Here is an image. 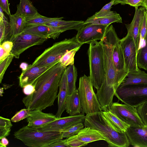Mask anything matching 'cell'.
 I'll return each mask as SVG.
<instances>
[{
  "label": "cell",
  "instance_id": "obj_1",
  "mask_svg": "<svg viewBox=\"0 0 147 147\" xmlns=\"http://www.w3.org/2000/svg\"><path fill=\"white\" fill-rule=\"evenodd\" d=\"M66 68L60 62L45 71L32 84L35 91L24 97L22 101L29 110H44L53 105L62 76Z\"/></svg>",
  "mask_w": 147,
  "mask_h": 147
},
{
  "label": "cell",
  "instance_id": "obj_2",
  "mask_svg": "<svg viewBox=\"0 0 147 147\" xmlns=\"http://www.w3.org/2000/svg\"><path fill=\"white\" fill-rule=\"evenodd\" d=\"M116 34L114 28L111 25L100 40L104 51L105 76L102 86L97 90L96 95L102 111L110 109L115 93L124 80L118 72L112 58L113 42Z\"/></svg>",
  "mask_w": 147,
  "mask_h": 147
},
{
  "label": "cell",
  "instance_id": "obj_3",
  "mask_svg": "<svg viewBox=\"0 0 147 147\" xmlns=\"http://www.w3.org/2000/svg\"><path fill=\"white\" fill-rule=\"evenodd\" d=\"M84 124L100 131L104 137L108 146L111 147H128L130 144L125 132L116 131L104 114L103 111L91 116H86Z\"/></svg>",
  "mask_w": 147,
  "mask_h": 147
},
{
  "label": "cell",
  "instance_id": "obj_4",
  "mask_svg": "<svg viewBox=\"0 0 147 147\" xmlns=\"http://www.w3.org/2000/svg\"><path fill=\"white\" fill-rule=\"evenodd\" d=\"M14 136L25 145L31 147H49L63 139L61 132L40 131L27 125L15 132Z\"/></svg>",
  "mask_w": 147,
  "mask_h": 147
},
{
  "label": "cell",
  "instance_id": "obj_5",
  "mask_svg": "<svg viewBox=\"0 0 147 147\" xmlns=\"http://www.w3.org/2000/svg\"><path fill=\"white\" fill-rule=\"evenodd\" d=\"M90 77L96 90L102 86L105 76L104 51L100 41L94 40L90 44L88 52Z\"/></svg>",
  "mask_w": 147,
  "mask_h": 147
},
{
  "label": "cell",
  "instance_id": "obj_6",
  "mask_svg": "<svg viewBox=\"0 0 147 147\" xmlns=\"http://www.w3.org/2000/svg\"><path fill=\"white\" fill-rule=\"evenodd\" d=\"M82 45L78 42L76 36L55 43L37 57L31 65L44 66L58 62L68 51Z\"/></svg>",
  "mask_w": 147,
  "mask_h": 147
},
{
  "label": "cell",
  "instance_id": "obj_7",
  "mask_svg": "<svg viewBox=\"0 0 147 147\" xmlns=\"http://www.w3.org/2000/svg\"><path fill=\"white\" fill-rule=\"evenodd\" d=\"M78 90L83 112L86 116H92L102 111L89 76L84 75L80 78Z\"/></svg>",
  "mask_w": 147,
  "mask_h": 147
},
{
  "label": "cell",
  "instance_id": "obj_8",
  "mask_svg": "<svg viewBox=\"0 0 147 147\" xmlns=\"http://www.w3.org/2000/svg\"><path fill=\"white\" fill-rule=\"evenodd\" d=\"M115 95L124 104L136 108L147 102V84L119 86Z\"/></svg>",
  "mask_w": 147,
  "mask_h": 147
},
{
  "label": "cell",
  "instance_id": "obj_9",
  "mask_svg": "<svg viewBox=\"0 0 147 147\" xmlns=\"http://www.w3.org/2000/svg\"><path fill=\"white\" fill-rule=\"evenodd\" d=\"M47 39L30 34L23 32L17 36L11 39L13 47L10 53L19 59L20 55L31 47L42 44Z\"/></svg>",
  "mask_w": 147,
  "mask_h": 147
},
{
  "label": "cell",
  "instance_id": "obj_10",
  "mask_svg": "<svg viewBox=\"0 0 147 147\" xmlns=\"http://www.w3.org/2000/svg\"><path fill=\"white\" fill-rule=\"evenodd\" d=\"M109 110L130 126H145L136 108L117 102L113 103Z\"/></svg>",
  "mask_w": 147,
  "mask_h": 147
},
{
  "label": "cell",
  "instance_id": "obj_11",
  "mask_svg": "<svg viewBox=\"0 0 147 147\" xmlns=\"http://www.w3.org/2000/svg\"><path fill=\"white\" fill-rule=\"evenodd\" d=\"M109 26L84 24L78 31L76 36L78 42L83 44H90L94 40H101L104 37Z\"/></svg>",
  "mask_w": 147,
  "mask_h": 147
},
{
  "label": "cell",
  "instance_id": "obj_12",
  "mask_svg": "<svg viewBox=\"0 0 147 147\" xmlns=\"http://www.w3.org/2000/svg\"><path fill=\"white\" fill-rule=\"evenodd\" d=\"M120 45L123 55L126 71L128 73L139 70L137 64L138 53L133 38L126 35L120 39Z\"/></svg>",
  "mask_w": 147,
  "mask_h": 147
},
{
  "label": "cell",
  "instance_id": "obj_13",
  "mask_svg": "<svg viewBox=\"0 0 147 147\" xmlns=\"http://www.w3.org/2000/svg\"><path fill=\"white\" fill-rule=\"evenodd\" d=\"M85 116L83 113L78 115L61 117L36 129L40 131L61 132L73 125L79 123H84Z\"/></svg>",
  "mask_w": 147,
  "mask_h": 147
},
{
  "label": "cell",
  "instance_id": "obj_14",
  "mask_svg": "<svg viewBox=\"0 0 147 147\" xmlns=\"http://www.w3.org/2000/svg\"><path fill=\"white\" fill-rule=\"evenodd\" d=\"M135 8V14L131 22L129 24H125V26L127 31V35L133 38L138 53L140 48V28L146 9L143 7Z\"/></svg>",
  "mask_w": 147,
  "mask_h": 147
},
{
  "label": "cell",
  "instance_id": "obj_15",
  "mask_svg": "<svg viewBox=\"0 0 147 147\" xmlns=\"http://www.w3.org/2000/svg\"><path fill=\"white\" fill-rule=\"evenodd\" d=\"M58 62L44 66L29 65L26 69L22 71L19 77V86L23 88L27 84H33L42 74Z\"/></svg>",
  "mask_w": 147,
  "mask_h": 147
},
{
  "label": "cell",
  "instance_id": "obj_16",
  "mask_svg": "<svg viewBox=\"0 0 147 147\" xmlns=\"http://www.w3.org/2000/svg\"><path fill=\"white\" fill-rule=\"evenodd\" d=\"M125 133L131 145L147 147V128L145 126H130Z\"/></svg>",
  "mask_w": 147,
  "mask_h": 147
},
{
  "label": "cell",
  "instance_id": "obj_17",
  "mask_svg": "<svg viewBox=\"0 0 147 147\" xmlns=\"http://www.w3.org/2000/svg\"><path fill=\"white\" fill-rule=\"evenodd\" d=\"M26 118L27 125L36 129L42 127L57 119L55 115L45 113L38 109L31 110L30 116Z\"/></svg>",
  "mask_w": 147,
  "mask_h": 147
},
{
  "label": "cell",
  "instance_id": "obj_18",
  "mask_svg": "<svg viewBox=\"0 0 147 147\" xmlns=\"http://www.w3.org/2000/svg\"><path fill=\"white\" fill-rule=\"evenodd\" d=\"M120 40L117 34L115 36L113 42L112 58L118 72L124 79L128 73L125 70L123 55L120 45Z\"/></svg>",
  "mask_w": 147,
  "mask_h": 147
},
{
  "label": "cell",
  "instance_id": "obj_19",
  "mask_svg": "<svg viewBox=\"0 0 147 147\" xmlns=\"http://www.w3.org/2000/svg\"><path fill=\"white\" fill-rule=\"evenodd\" d=\"M63 17L50 22L46 25L51 27L55 32L61 34L68 30H75L77 31L84 24V22L80 21H65L62 20Z\"/></svg>",
  "mask_w": 147,
  "mask_h": 147
},
{
  "label": "cell",
  "instance_id": "obj_20",
  "mask_svg": "<svg viewBox=\"0 0 147 147\" xmlns=\"http://www.w3.org/2000/svg\"><path fill=\"white\" fill-rule=\"evenodd\" d=\"M68 95L65 69L59 84V91L57 95L58 109L55 115L57 118L61 117L62 113L66 110L65 102Z\"/></svg>",
  "mask_w": 147,
  "mask_h": 147
},
{
  "label": "cell",
  "instance_id": "obj_21",
  "mask_svg": "<svg viewBox=\"0 0 147 147\" xmlns=\"http://www.w3.org/2000/svg\"><path fill=\"white\" fill-rule=\"evenodd\" d=\"M23 32L47 39H54L57 38L61 34L55 32L51 27L46 24L26 26Z\"/></svg>",
  "mask_w": 147,
  "mask_h": 147
},
{
  "label": "cell",
  "instance_id": "obj_22",
  "mask_svg": "<svg viewBox=\"0 0 147 147\" xmlns=\"http://www.w3.org/2000/svg\"><path fill=\"white\" fill-rule=\"evenodd\" d=\"M65 109L69 116L78 115L83 112L78 89L68 95L65 102Z\"/></svg>",
  "mask_w": 147,
  "mask_h": 147
},
{
  "label": "cell",
  "instance_id": "obj_23",
  "mask_svg": "<svg viewBox=\"0 0 147 147\" xmlns=\"http://www.w3.org/2000/svg\"><path fill=\"white\" fill-rule=\"evenodd\" d=\"M122 23L121 17L116 12L102 16L96 17L92 16L88 18L84 22V24L90 23L94 24L109 26L114 23Z\"/></svg>",
  "mask_w": 147,
  "mask_h": 147
},
{
  "label": "cell",
  "instance_id": "obj_24",
  "mask_svg": "<svg viewBox=\"0 0 147 147\" xmlns=\"http://www.w3.org/2000/svg\"><path fill=\"white\" fill-rule=\"evenodd\" d=\"M77 136L79 140L87 144L97 141H105L104 137L100 131L89 127H85L81 130Z\"/></svg>",
  "mask_w": 147,
  "mask_h": 147
},
{
  "label": "cell",
  "instance_id": "obj_25",
  "mask_svg": "<svg viewBox=\"0 0 147 147\" xmlns=\"http://www.w3.org/2000/svg\"><path fill=\"white\" fill-rule=\"evenodd\" d=\"M9 16L11 29L10 39L17 36L23 32L26 26V19L17 12L14 14H11Z\"/></svg>",
  "mask_w": 147,
  "mask_h": 147
},
{
  "label": "cell",
  "instance_id": "obj_26",
  "mask_svg": "<svg viewBox=\"0 0 147 147\" xmlns=\"http://www.w3.org/2000/svg\"><path fill=\"white\" fill-rule=\"evenodd\" d=\"M142 84H147V74L140 69L137 71L129 72L119 86Z\"/></svg>",
  "mask_w": 147,
  "mask_h": 147
},
{
  "label": "cell",
  "instance_id": "obj_27",
  "mask_svg": "<svg viewBox=\"0 0 147 147\" xmlns=\"http://www.w3.org/2000/svg\"><path fill=\"white\" fill-rule=\"evenodd\" d=\"M26 19L34 16L39 13L29 0H20L16 12Z\"/></svg>",
  "mask_w": 147,
  "mask_h": 147
},
{
  "label": "cell",
  "instance_id": "obj_28",
  "mask_svg": "<svg viewBox=\"0 0 147 147\" xmlns=\"http://www.w3.org/2000/svg\"><path fill=\"white\" fill-rule=\"evenodd\" d=\"M113 128L117 131L126 132L130 126L123 122L110 110L102 111Z\"/></svg>",
  "mask_w": 147,
  "mask_h": 147
},
{
  "label": "cell",
  "instance_id": "obj_29",
  "mask_svg": "<svg viewBox=\"0 0 147 147\" xmlns=\"http://www.w3.org/2000/svg\"><path fill=\"white\" fill-rule=\"evenodd\" d=\"M66 71L68 94L70 95L77 89L76 83L78 76L77 69L73 64L68 66Z\"/></svg>",
  "mask_w": 147,
  "mask_h": 147
},
{
  "label": "cell",
  "instance_id": "obj_30",
  "mask_svg": "<svg viewBox=\"0 0 147 147\" xmlns=\"http://www.w3.org/2000/svg\"><path fill=\"white\" fill-rule=\"evenodd\" d=\"M59 18L47 17L42 16L39 13L34 17L26 19V26L44 25L52 21L58 19Z\"/></svg>",
  "mask_w": 147,
  "mask_h": 147
},
{
  "label": "cell",
  "instance_id": "obj_31",
  "mask_svg": "<svg viewBox=\"0 0 147 147\" xmlns=\"http://www.w3.org/2000/svg\"><path fill=\"white\" fill-rule=\"evenodd\" d=\"M145 45L139 49L137 56L138 67L147 71V34L145 40Z\"/></svg>",
  "mask_w": 147,
  "mask_h": 147
},
{
  "label": "cell",
  "instance_id": "obj_32",
  "mask_svg": "<svg viewBox=\"0 0 147 147\" xmlns=\"http://www.w3.org/2000/svg\"><path fill=\"white\" fill-rule=\"evenodd\" d=\"M11 36V29L10 22L7 20L0 19V45L7 41Z\"/></svg>",
  "mask_w": 147,
  "mask_h": 147
},
{
  "label": "cell",
  "instance_id": "obj_33",
  "mask_svg": "<svg viewBox=\"0 0 147 147\" xmlns=\"http://www.w3.org/2000/svg\"><path fill=\"white\" fill-rule=\"evenodd\" d=\"M81 46H79L68 51L62 56L59 61L63 66L66 68L69 65L74 64L75 55Z\"/></svg>",
  "mask_w": 147,
  "mask_h": 147
},
{
  "label": "cell",
  "instance_id": "obj_34",
  "mask_svg": "<svg viewBox=\"0 0 147 147\" xmlns=\"http://www.w3.org/2000/svg\"><path fill=\"white\" fill-rule=\"evenodd\" d=\"M10 119L0 117V139L9 135L12 126Z\"/></svg>",
  "mask_w": 147,
  "mask_h": 147
},
{
  "label": "cell",
  "instance_id": "obj_35",
  "mask_svg": "<svg viewBox=\"0 0 147 147\" xmlns=\"http://www.w3.org/2000/svg\"><path fill=\"white\" fill-rule=\"evenodd\" d=\"M83 123H79L73 125L63 131L62 137L66 138L77 134L79 131L84 128Z\"/></svg>",
  "mask_w": 147,
  "mask_h": 147
},
{
  "label": "cell",
  "instance_id": "obj_36",
  "mask_svg": "<svg viewBox=\"0 0 147 147\" xmlns=\"http://www.w3.org/2000/svg\"><path fill=\"white\" fill-rule=\"evenodd\" d=\"M13 56L10 53L4 59L0 61V83L3 79L5 72L11 62Z\"/></svg>",
  "mask_w": 147,
  "mask_h": 147
},
{
  "label": "cell",
  "instance_id": "obj_37",
  "mask_svg": "<svg viewBox=\"0 0 147 147\" xmlns=\"http://www.w3.org/2000/svg\"><path fill=\"white\" fill-rule=\"evenodd\" d=\"M30 111L27 108L20 110L11 118V121L16 123L27 118L30 115Z\"/></svg>",
  "mask_w": 147,
  "mask_h": 147
},
{
  "label": "cell",
  "instance_id": "obj_38",
  "mask_svg": "<svg viewBox=\"0 0 147 147\" xmlns=\"http://www.w3.org/2000/svg\"><path fill=\"white\" fill-rule=\"evenodd\" d=\"M115 0H111L108 3L106 4L98 11L96 12L93 16H94L99 17L110 14L113 11H111L112 6L114 5Z\"/></svg>",
  "mask_w": 147,
  "mask_h": 147
},
{
  "label": "cell",
  "instance_id": "obj_39",
  "mask_svg": "<svg viewBox=\"0 0 147 147\" xmlns=\"http://www.w3.org/2000/svg\"><path fill=\"white\" fill-rule=\"evenodd\" d=\"M138 113L145 125H147V102L136 108Z\"/></svg>",
  "mask_w": 147,
  "mask_h": 147
},
{
  "label": "cell",
  "instance_id": "obj_40",
  "mask_svg": "<svg viewBox=\"0 0 147 147\" xmlns=\"http://www.w3.org/2000/svg\"><path fill=\"white\" fill-rule=\"evenodd\" d=\"M147 34V22L146 19V11L142 20L140 30V48L141 47L142 40H145Z\"/></svg>",
  "mask_w": 147,
  "mask_h": 147
},
{
  "label": "cell",
  "instance_id": "obj_41",
  "mask_svg": "<svg viewBox=\"0 0 147 147\" xmlns=\"http://www.w3.org/2000/svg\"><path fill=\"white\" fill-rule=\"evenodd\" d=\"M67 143L69 147H79L84 146L88 144L79 140L77 134L67 138Z\"/></svg>",
  "mask_w": 147,
  "mask_h": 147
},
{
  "label": "cell",
  "instance_id": "obj_42",
  "mask_svg": "<svg viewBox=\"0 0 147 147\" xmlns=\"http://www.w3.org/2000/svg\"><path fill=\"white\" fill-rule=\"evenodd\" d=\"M35 91V86L32 84H27L23 88V92L26 96L32 94Z\"/></svg>",
  "mask_w": 147,
  "mask_h": 147
},
{
  "label": "cell",
  "instance_id": "obj_43",
  "mask_svg": "<svg viewBox=\"0 0 147 147\" xmlns=\"http://www.w3.org/2000/svg\"><path fill=\"white\" fill-rule=\"evenodd\" d=\"M0 7L8 15H11L8 0H0Z\"/></svg>",
  "mask_w": 147,
  "mask_h": 147
},
{
  "label": "cell",
  "instance_id": "obj_44",
  "mask_svg": "<svg viewBox=\"0 0 147 147\" xmlns=\"http://www.w3.org/2000/svg\"><path fill=\"white\" fill-rule=\"evenodd\" d=\"M0 46L5 51L9 53H10L13 47V42L12 41L10 40H7L1 44H0Z\"/></svg>",
  "mask_w": 147,
  "mask_h": 147
},
{
  "label": "cell",
  "instance_id": "obj_45",
  "mask_svg": "<svg viewBox=\"0 0 147 147\" xmlns=\"http://www.w3.org/2000/svg\"><path fill=\"white\" fill-rule=\"evenodd\" d=\"M69 147L67 143V138L64 140L61 139L59 140L52 144L49 146V147Z\"/></svg>",
  "mask_w": 147,
  "mask_h": 147
},
{
  "label": "cell",
  "instance_id": "obj_46",
  "mask_svg": "<svg viewBox=\"0 0 147 147\" xmlns=\"http://www.w3.org/2000/svg\"><path fill=\"white\" fill-rule=\"evenodd\" d=\"M143 0H126L124 3L123 5L128 4L134 7H138L141 5Z\"/></svg>",
  "mask_w": 147,
  "mask_h": 147
},
{
  "label": "cell",
  "instance_id": "obj_47",
  "mask_svg": "<svg viewBox=\"0 0 147 147\" xmlns=\"http://www.w3.org/2000/svg\"><path fill=\"white\" fill-rule=\"evenodd\" d=\"M0 61L4 59L10 53L5 51L3 48L0 46Z\"/></svg>",
  "mask_w": 147,
  "mask_h": 147
},
{
  "label": "cell",
  "instance_id": "obj_48",
  "mask_svg": "<svg viewBox=\"0 0 147 147\" xmlns=\"http://www.w3.org/2000/svg\"><path fill=\"white\" fill-rule=\"evenodd\" d=\"M0 139V147H6L8 145L9 142L6 137H3Z\"/></svg>",
  "mask_w": 147,
  "mask_h": 147
},
{
  "label": "cell",
  "instance_id": "obj_49",
  "mask_svg": "<svg viewBox=\"0 0 147 147\" xmlns=\"http://www.w3.org/2000/svg\"><path fill=\"white\" fill-rule=\"evenodd\" d=\"M3 11L1 7H0V19L4 20H7V18L4 15Z\"/></svg>",
  "mask_w": 147,
  "mask_h": 147
},
{
  "label": "cell",
  "instance_id": "obj_50",
  "mask_svg": "<svg viewBox=\"0 0 147 147\" xmlns=\"http://www.w3.org/2000/svg\"><path fill=\"white\" fill-rule=\"evenodd\" d=\"M28 65L25 62H23L21 63L20 65V67L22 69V71H24L26 69Z\"/></svg>",
  "mask_w": 147,
  "mask_h": 147
},
{
  "label": "cell",
  "instance_id": "obj_51",
  "mask_svg": "<svg viewBox=\"0 0 147 147\" xmlns=\"http://www.w3.org/2000/svg\"><path fill=\"white\" fill-rule=\"evenodd\" d=\"M126 0H115L114 5H116L119 3H120L122 5H123L124 2Z\"/></svg>",
  "mask_w": 147,
  "mask_h": 147
},
{
  "label": "cell",
  "instance_id": "obj_52",
  "mask_svg": "<svg viewBox=\"0 0 147 147\" xmlns=\"http://www.w3.org/2000/svg\"><path fill=\"white\" fill-rule=\"evenodd\" d=\"M141 6L144 7L146 10L147 11V0H143Z\"/></svg>",
  "mask_w": 147,
  "mask_h": 147
},
{
  "label": "cell",
  "instance_id": "obj_53",
  "mask_svg": "<svg viewBox=\"0 0 147 147\" xmlns=\"http://www.w3.org/2000/svg\"><path fill=\"white\" fill-rule=\"evenodd\" d=\"M3 88H1L0 89V95L1 96H2L3 94Z\"/></svg>",
  "mask_w": 147,
  "mask_h": 147
},
{
  "label": "cell",
  "instance_id": "obj_54",
  "mask_svg": "<svg viewBox=\"0 0 147 147\" xmlns=\"http://www.w3.org/2000/svg\"><path fill=\"white\" fill-rule=\"evenodd\" d=\"M146 21L147 22V11L146 10Z\"/></svg>",
  "mask_w": 147,
  "mask_h": 147
},
{
  "label": "cell",
  "instance_id": "obj_55",
  "mask_svg": "<svg viewBox=\"0 0 147 147\" xmlns=\"http://www.w3.org/2000/svg\"><path fill=\"white\" fill-rule=\"evenodd\" d=\"M145 126H146V127L147 128V125H146H146H145Z\"/></svg>",
  "mask_w": 147,
  "mask_h": 147
}]
</instances>
